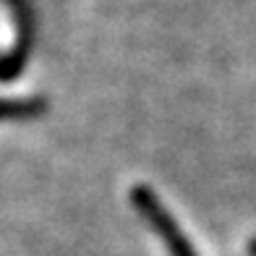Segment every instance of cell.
<instances>
[{
	"instance_id": "6da1fadb",
	"label": "cell",
	"mask_w": 256,
	"mask_h": 256,
	"mask_svg": "<svg viewBox=\"0 0 256 256\" xmlns=\"http://www.w3.org/2000/svg\"><path fill=\"white\" fill-rule=\"evenodd\" d=\"M131 204L149 222V228L162 238V243H165V248L170 251V256H199L194 251L191 240L186 238V232L178 228L176 217L168 212L165 204L160 202V196L149 188V186H134L131 188Z\"/></svg>"
},
{
	"instance_id": "7a4b0ae2",
	"label": "cell",
	"mask_w": 256,
	"mask_h": 256,
	"mask_svg": "<svg viewBox=\"0 0 256 256\" xmlns=\"http://www.w3.org/2000/svg\"><path fill=\"white\" fill-rule=\"evenodd\" d=\"M10 8L16 14L18 21V42L10 50V55L0 58V81H10L21 74V68L29 60V50H32V14H29V3L26 0H8Z\"/></svg>"
},
{
	"instance_id": "3957f363",
	"label": "cell",
	"mask_w": 256,
	"mask_h": 256,
	"mask_svg": "<svg viewBox=\"0 0 256 256\" xmlns=\"http://www.w3.org/2000/svg\"><path fill=\"white\" fill-rule=\"evenodd\" d=\"M48 110V102L42 97L26 100H0V120H32Z\"/></svg>"
},
{
	"instance_id": "277c9868",
	"label": "cell",
	"mask_w": 256,
	"mask_h": 256,
	"mask_svg": "<svg viewBox=\"0 0 256 256\" xmlns=\"http://www.w3.org/2000/svg\"><path fill=\"white\" fill-rule=\"evenodd\" d=\"M248 254H251V256H256V238H251V240H248Z\"/></svg>"
}]
</instances>
